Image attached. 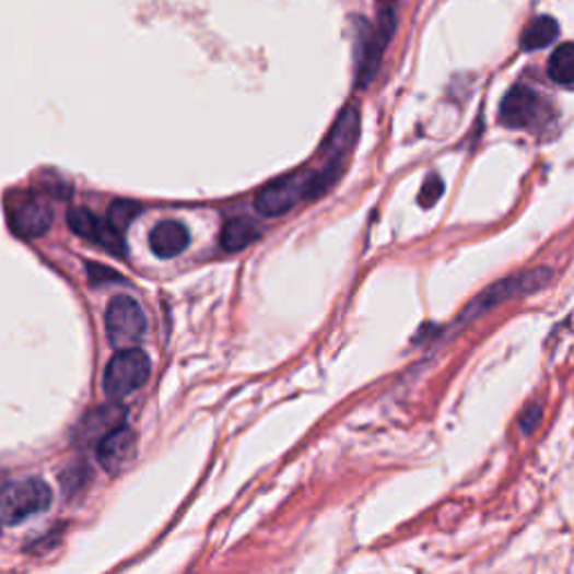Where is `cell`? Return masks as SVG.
<instances>
[{"instance_id":"obj_1","label":"cell","mask_w":574,"mask_h":574,"mask_svg":"<svg viewBox=\"0 0 574 574\" xmlns=\"http://www.w3.org/2000/svg\"><path fill=\"white\" fill-rule=\"evenodd\" d=\"M341 175L339 162H328L321 171L313 168H301L294 171L285 178L265 187L256 196V211L268 218H279L288 211H292L303 200H315L324 196Z\"/></svg>"},{"instance_id":"obj_2","label":"cell","mask_w":574,"mask_h":574,"mask_svg":"<svg viewBox=\"0 0 574 574\" xmlns=\"http://www.w3.org/2000/svg\"><path fill=\"white\" fill-rule=\"evenodd\" d=\"M552 283V270L550 268H537V270H529V272H520V274H512L499 283H494L492 288H488L484 292H480L473 303L469 307H465V313L460 317L462 324H471L473 319H478L480 315L490 313L492 307L501 305L503 301H509L514 296L520 294H532L539 292L543 288H548Z\"/></svg>"},{"instance_id":"obj_3","label":"cell","mask_w":574,"mask_h":574,"mask_svg":"<svg viewBox=\"0 0 574 574\" xmlns=\"http://www.w3.org/2000/svg\"><path fill=\"white\" fill-rule=\"evenodd\" d=\"M52 505V490L40 478H21L0 490V520L16 525Z\"/></svg>"},{"instance_id":"obj_4","label":"cell","mask_w":574,"mask_h":574,"mask_svg":"<svg viewBox=\"0 0 574 574\" xmlns=\"http://www.w3.org/2000/svg\"><path fill=\"white\" fill-rule=\"evenodd\" d=\"M149 377L151 360L147 358V352H142L140 348L117 350L104 373V390L106 395L119 400V397H126L142 388L149 382Z\"/></svg>"},{"instance_id":"obj_5","label":"cell","mask_w":574,"mask_h":574,"mask_svg":"<svg viewBox=\"0 0 574 574\" xmlns=\"http://www.w3.org/2000/svg\"><path fill=\"white\" fill-rule=\"evenodd\" d=\"M106 332L117 350L138 348L147 335L144 307L132 296H115L106 307Z\"/></svg>"},{"instance_id":"obj_6","label":"cell","mask_w":574,"mask_h":574,"mask_svg":"<svg viewBox=\"0 0 574 574\" xmlns=\"http://www.w3.org/2000/svg\"><path fill=\"white\" fill-rule=\"evenodd\" d=\"M52 207L43 198H25L10 211V227L21 238H38L52 227Z\"/></svg>"},{"instance_id":"obj_7","label":"cell","mask_w":574,"mask_h":574,"mask_svg":"<svg viewBox=\"0 0 574 574\" xmlns=\"http://www.w3.org/2000/svg\"><path fill=\"white\" fill-rule=\"evenodd\" d=\"M68 225L70 230L87 241H95L102 247H106L108 251L124 256L126 254V243H124V234H119L117 230H113L104 220H99L93 211H87L83 207H74L68 211Z\"/></svg>"},{"instance_id":"obj_8","label":"cell","mask_w":574,"mask_h":574,"mask_svg":"<svg viewBox=\"0 0 574 574\" xmlns=\"http://www.w3.org/2000/svg\"><path fill=\"white\" fill-rule=\"evenodd\" d=\"M136 454H138V437L124 424L113 429L97 443L99 465L113 476L121 473L132 462V458H136Z\"/></svg>"},{"instance_id":"obj_9","label":"cell","mask_w":574,"mask_h":574,"mask_svg":"<svg viewBox=\"0 0 574 574\" xmlns=\"http://www.w3.org/2000/svg\"><path fill=\"white\" fill-rule=\"evenodd\" d=\"M541 113V97L527 85H514L501 102L499 119L507 128H529Z\"/></svg>"},{"instance_id":"obj_10","label":"cell","mask_w":574,"mask_h":574,"mask_svg":"<svg viewBox=\"0 0 574 574\" xmlns=\"http://www.w3.org/2000/svg\"><path fill=\"white\" fill-rule=\"evenodd\" d=\"M360 110L355 106H348L335 121L330 136L326 138L321 151L328 157V162H343L345 155L355 147L360 138Z\"/></svg>"},{"instance_id":"obj_11","label":"cell","mask_w":574,"mask_h":574,"mask_svg":"<svg viewBox=\"0 0 574 574\" xmlns=\"http://www.w3.org/2000/svg\"><path fill=\"white\" fill-rule=\"evenodd\" d=\"M126 420V409L117 402L110 405H102L97 409H93L91 413H85L81 418V422L77 424L74 431V440L81 445H91V443H99L104 435H108L113 429L121 426Z\"/></svg>"},{"instance_id":"obj_12","label":"cell","mask_w":574,"mask_h":574,"mask_svg":"<svg viewBox=\"0 0 574 574\" xmlns=\"http://www.w3.org/2000/svg\"><path fill=\"white\" fill-rule=\"evenodd\" d=\"M358 27V38H355V55H358V87L371 85L379 70L384 43L377 38L375 30L366 21H355Z\"/></svg>"},{"instance_id":"obj_13","label":"cell","mask_w":574,"mask_h":574,"mask_svg":"<svg viewBox=\"0 0 574 574\" xmlns=\"http://www.w3.org/2000/svg\"><path fill=\"white\" fill-rule=\"evenodd\" d=\"M189 243H191V234L180 220H162L149 236L151 251L162 260L180 256L189 247Z\"/></svg>"},{"instance_id":"obj_14","label":"cell","mask_w":574,"mask_h":574,"mask_svg":"<svg viewBox=\"0 0 574 574\" xmlns=\"http://www.w3.org/2000/svg\"><path fill=\"white\" fill-rule=\"evenodd\" d=\"M258 236H260V230L254 220L238 215L225 223L223 232H220V245H223L225 251H243L245 247L256 243Z\"/></svg>"},{"instance_id":"obj_15","label":"cell","mask_w":574,"mask_h":574,"mask_svg":"<svg viewBox=\"0 0 574 574\" xmlns=\"http://www.w3.org/2000/svg\"><path fill=\"white\" fill-rule=\"evenodd\" d=\"M559 36V23L552 16H537L520 34V48L535 52L548 48Z\"/></svg>"},{"instance_id":"obj_16","label":"cell","mask_w":574,"mask_h":574,"mask_svg":"<svg viewBox=\"0 0 574 574\" xmlns=\"http://www.w3.org/2000/svg\"><path fill=\"white\" fill-rule=\"evenodd\" d=\"M548 74L554 83H561L570 87L574 83V46L572 43H563L554 50V55L548 61Z\"/></svg>"},{"instance_id":"obj_17","label":"cell","mask_w":574,"mask_h":574,"mask_svg":"<svg viewBox=\"0 0 574 574\" xmlns=\"http://www.w3.org/2000/svg\"><path fill=\"white\" fill-rule=\"evenodd\" d=\"M142 211V204L136 202V200H115L110 207H108V218L106 223L117 230L119 234H124L128 230V225L136 220Z\"/></svg>"},{"instance_id":"obj_18","label":"cell","mask_w":574,"mask_h":574,"mask_svg":"<svg viewBox=\"0 0 574 574\" xmlns=\"http://www.w3.org/2000/svg\"><path fill=\"white\" fill-rule=\"evenodd\" d=\"M443 194H445V183H443V178H440L437 173H431L429 178L424 180L422 189H420V204H422L424 209H429V207H433L440 198H443Z\"/></svg>"},{"instance_id":"obj_19","label":"cell","mask_w":574,"mask_h":574,"mask_svg":"<svg viewBox=\"0 0 574 574\" xmlns=\"http://www.w3.org/2000/svg\"><path fill=\"white\" fill-rule=\"evenodd\" d=\"M541 415H543V411H541V407H539V405L527 407V409H525V413H523V415H520V420H518V426H520V431H523L525 435L532 433V431L539 426V422H541Z\"/></svg>"},{"instance_id":"obj_20","label":"cell","mask_w":574,"mask_h":574,"mask_svg":"<svg viewBox=\"0 0 574 574\" xmlns=\"http://www.w3.org/2000/svg\"><path fill=\"white\" fill-rule=\"evenodd\" d=\"M87 277H91L93 283H117L121 281V277L108 268H104V265H87Z\"/></svg>"}]
</instances>
